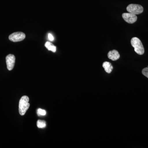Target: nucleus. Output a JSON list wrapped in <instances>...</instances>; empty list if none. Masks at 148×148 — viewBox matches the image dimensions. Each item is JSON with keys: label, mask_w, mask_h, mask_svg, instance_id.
<instances>
[{"label": "nucleus", "mask_w": 148, "mask_h": 148, "mask_svg": "<svg viewBox=\"0 0 148 148\" xmlns=\"http://www.w3.org/2000/svg\"><path fill=\"white\" fill-rule=\"evenodd\" d=\"M131 45L135 49L136 53L139 55H143L145 53V49L141 40L137 37L132 38L131 40Z\"/></svg>", "instance_id": "2"}, {"label": "nucleus", "mask_w": 148, "mask_h": 148, "mask_svg": "<svg viewBox=\"0 0 148 148\" xmlns=\"http://www.w3.org/2000/svg\"><path fill=\"white\" fill-rule=\"evenodd\" d=\"M142 73L144 76L148 78V67L143 69L142 71Z\"/></svg>", "instance_id": "12"}, {"label": "nucleus", "mask_w": 148, "mask_h": 148, "mask_svg": "<svg viewBox=\"0 0 148 148\" xmlns=\"http://www.w3.org/2000/svg\"><path fill=\"white\" fill-rule=\"evenodd\" d=\"M48 38L50 41H53L54 40V38L51 34H48Z\"/></svg>", "instance_id": "13"}, {"label": "nucleus", "mask_w": 148, "mask_h": 148, "mask_svg": "<svg viewBox=\"0 0 148 148\" xmlns=\"http://www.w3.org/2000/svg\"><path fill=\"white\" fill-rule=\"evenodd\" d=\"M29 98L28 96H23L20 99L19 102L18 110L19 114L21 116L24 115L30 107Z\"/></svg>", "instance_id": "1"}, {"label": "nucleus", "mask_w": 148, "mask_h": 148, "mask_svg": "<svg viewBox=\"0 0 148 148\" xmlns=\"http://www.w3.org/2000/svg\"><path fill=\"white\" fill-rule=\"evenodd\" d=\"M37 125L38 128H44L46 126V123L45 121L38 120L37 122Z\"/></svg>", "instance_id": "10"}, {"label": "nucleus", "mask_w": 148, "mask_h": 148, "mask_svg": "<svg viewBox=\"0 0 148 148\" xmlns=\"http://www.w3.org/2000/svg\"><path fill=\"white\" fill-rule=\"evenodd\" d=\"M103 67L105 69V71L106 73H110L113 69V67L112 66V64L110 62H107V61H106L103 63Z\"/></svg>", "instance_id": "8"}, {"label": "nucleus", "mask_w": 148, "mask_h": 148, "mask_svg": "<svg viewBox=\"0 0 148 148\" xmlns=\"http://www.w3.org/2000/svg\"><path fill=\"white\" fill-rule=\"evenodd\" d=\"M26 38V35L21 32H15L11 34L9 36V39L13 42H17L23 40Z\"/></svg>", "instance_id": "4"}, {"label": "nucleus", "mask_w": 148, "mask_h": 148, "mask_svg": "<svg viewBox=\"0 0 148 148\" xmlns=\"http://www.w3.org/2000/svg\"><path fill=\"white\" fill-rule=\"evenodd\" d=\"M127 10L128 12L133 14H139L143 13V7L140 5L131 4L127 6Z\"/></svg>", "instance_id": "3"}, {"label": "nucleus", "mask_w": 148, "mask_h": 148, "mask_svg": "<svg viewBox=\"0 0 148 148\" xmlns=\"http://www.w3.org/2000/svg\"><path fill=\"white\" fill-rule=\"evenodd\" d=\"M37 114L38 116H44L46 114V111L41 109H38L37 110Z\"/></svg>", "instance_id": "11"}, {"label": "nucleus", "mask_w": 148, "mask_h": 148, "mask_svg": "<svg viewBox=\"0 0 148 148\" xmlns=\"http://www.w3.org/2000/svg\"><path fill=\"white\" fill-rule=\"evenodd\" d=\"M108 56L109 59L113 61L118 60L120 56L118 51L116 50H113L109 51Z\"/></svg>", "instance_id": "7"}, {"label": "nucleus", "mask_w": 148, "mask_h": 148, "mask_svg": "<svg viewBox=\"0 0 148 148\" xmlns=\"http://www.w3.org/2000/svg\"><path fill=\"white\" fill-rule=\"evenodd\" d=\"M7 69L9 71H11L14 67L15 62V57L13 54H9L6 57Z\"/></svg>", "instance_id": "6"}, {"label": "nucleus", "mask_w": 148, "mask_h": 148, "mask_svg": "<svg viewBox=\"0 0 148 148\" xmlns=\"http://www.w3.org/2000/svg\"><path fill=\"white\" fill-rule=\"evenodd\" d=\"M45 46L49 50L53 52H55L56 51V47L49 42H47L45 43Z\"/></svg>", "instance_id": "9"}, {"label": "nucleus", "mask_w": 148, "mask_h": 148, "mask_svg": "<svg viewBox=\"0 0 148 148\" xmlns=\"http://www.w3.org/2000/svg\"><path fill=\"white\" fill-rule=\"evenodd\" d=\"M122 17L125 21L129 24H133L137 20V16L130 12L123 14Z\"/></svg>", "instance_id": "5"}]
</instances>
